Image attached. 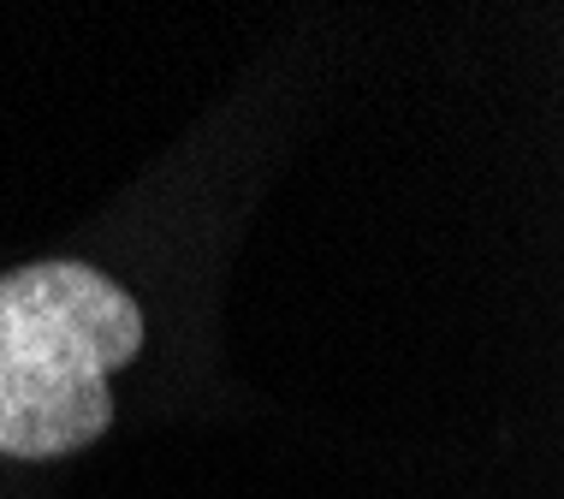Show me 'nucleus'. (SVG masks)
I'll use <instances>...</instances> for the list:
<instances>
[{
  "mask_svg": "<svg viewBox=\"0 0 564 499\" xmlns=\"http://www.w3.org/2000/svg\"><path fill=\"white\" fill-rule=\"evenodd\" d=\"M143 351V310L89 262L0 274V452L66 458L113 429L108 375Z\"/></svg>",
  "mask_w": 564,
  "mask_h": 499,
  "instance_id": "obj_1",
  "label": "nucleus"
}]
</instances>
